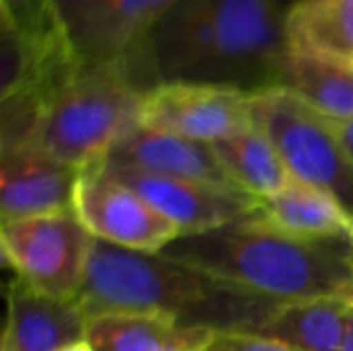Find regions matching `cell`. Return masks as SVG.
<instances>
[{"label": "cell", "instance_id": "cell-8", "mask_svg": "<svg viewBox=\"0 0 353 351\" xmlns=\"http://www.w3.org/2000/svg\"><path fill=\"white\" fill-rule=\"evenodd\" d=\"M178 0H54L72 46L97 60L128 66L141 91V54L161 17Z\"/></svg>", "mask_w": 353, "mask_h": 351}, {"label": "cell", "instance_id": "cell-3", "mask_svg": "<svg viewBox=\"0 0 353 351\" xmlns=\"http://www.w3.org/2000/svg\"><path fill=\"white\" fill-rule=\"evenodd\" d=\"M74 302L87 319L103 312H147L213 333H259L279 308L207 271L97 238Z\"/></svg>", "mask_w": 353, "mask_h": 351}, {"label": "cell", "instance_id": "cell-23", "mask_svg": "<svg viewBox=\"0 0 353 351\" xmlns=\"http://www.w3.org/2000/svg\"><path fill=\"white\" fill-rule=\"evenodd\" d=\"M58 351H95L87 341H81V343H74V345H68V348H62Z\"/></svg>", "mask_w": 353, "mask_h": 351}, {"label": "cell", "instance_id": "cell-4", "mask_svg": "<svg viewBox=\"0 0 353 351\" xmlns=\"http://www.w3.org/2000/svg\"><path fill=\"white\" fill-rule=\"evenodd\" d=\"M159 254L275 304L353 294V234L302 238L254 211L221 228L180 236Z\"/></svg>", "mask_w": 353, "mask_h": 351}, {"label": "cell", "instance_id": "cell-13", "mask_svg": "<svg viewBox=\"0 0 353 351\" xmlns=\"http://www.w3.org/2000/svg\"><path fill=\"white\" fill-rule=\"evenodd\" d=\"M87 317L74 300L41 294L14 277L0 351H58L85 341Z\"/></svg>", "mask_w": 353, "mask_h": 351}, {"label": "cell", "instance_id": "cell-18", "mask_svg": "<svg viewBox=\"0 0 353 351\" xmlns=\"http://www.w3.org/2000/svg\"><path fill=\"white\" fill-rule=\"evenodd\" d=\"M292 52L353 62V0H300L288 10Z\"/></svg>", "mask_w": 353, "mask_h": 351}, {"label": "cell", "instance_id": "cell-12", "mask_svg": "<svg viewBox=\"0 0 353 351\" xmlns=\"http://www.w3.org/2000/svg\"><path fill=\"white\" fill-rule=\"evenodd\" d=\"M112 166L240 190L209 143L139 124L103 157ZM244 192V190H242Z\"/></svg>", "mask_w": 353, "mask_h": 351}, {"label": "cell", "instance_id": "cell-15", "mask_svg": "<svg viewBox=\"0 0 353 351\" xmlns=\"http://www.w3.org/2000/svg\"><path fill=\"white\" fill-rule=\"evenodd\" d=\"M352 304L353 294L279 304L259 333L298 351H339Z\"/></svg>", "mask_w": 353, "mask_h": 351}, {"label": "cell", "instance_id": "cell-22", "mask_svg": "<svg viewBox=\"0 0 353 351\" xmlns=\"http://www.w3.org/2000/svg\"><path fill=\"white\" fill-rule=\"evenodd\" d=\"M339 351H353V304L350 317H347V327H345V335H343V341L339 345Z\"/></svg>", "mask_w": 353, "mask_h": 351}, {"label": "cell", "instance_id": "cell-7", "mask_svg": "<svg viewBox=\"0 0 353 351\" xmlns=\"http://www.w3.org/2000/svg\"><path fill=\"white\" fill-rule=\"evenodd\" d=\"M74 211L93 238L137 252L159 254L182 236L176 223L114 178L103 159L81 170Z\"/></svg>", "mask_w": 353, "mask_h": 351}, {"label": "cell", "instance_id": "cell-19", "mask_svg": "<svg viewBox=\"0 0 353 351\" xmlns=\"http://www.w3.org/2000/svg\"><path fill=\"white\" fill-rule=\"evenodd\" d=\"M236 186L256 199H267L290 184L292 176L263 130L256 126L211 145Z\"/></svg>", "mask_w": 353, "mask_h": 351}, {"label": "cell", "instance_id": "cell-6", "mask_svg": "<svg viewBox=\"0 0 353 351\" xmlns=\"http://www.w3.org/2000/svg\"><path fill=\"white\" fill-rule=\"evenodd\" d=\"M4 263L14 277L58 300H77L91 254L93 236L74 207L50 215L2 221Z\"/></svg>", "mask_w": 353, "mask_h": 351}, {"label": "cell", "instance_id": "cell-16", "mask_svg": "<svg viewBox=\"0 0 353 351\" xmlns=\"http://www.w3.org/2000/svg\"><path fill=\"white\" fill-rule=\"evenodd\" d=\"M254 213L271 225L302 238L353 234V223L329 194L294 178L279 192L259 199Z\"/></svg>", "mask_w": 353, "mask_h": 351}, {"label": "cell", "instance_id": "cell-24", "mask_svg": "<svg viewBox=\"0 0 353 351\" xmlns=\"http://www.w3.org/2000/svg\"><path fill=\"white\" fill-rule=\"evenodd\" d=\"M172 351H211V348H207V350H172Z\"/></svg>", "mask_w": 353, "mask_h": 351}, {"label": "cell", "instance_id": "cell-9", "mask_svg": "<svg viewBox=\"0 0 353 351\" xmlns=\"http://www.w3.org/2000/svg\"><path fill=\"white\" fill-rule=\"evenodd\" d=\"M250 91L207 83H161L143 97L141 124L201 143L254 126Z\"/></svg>", "mask_w": 353, "mask_h": 351}, {"label": "cell", "instance_id": "cell-21", "mask_svg": "<svg viewBox=\"0 0 353 351\" xmlns=\"http://www.w3.org/2000/svg\"><path fill=\"white\" fill-rule=\"evenodd\" d=\"M331 122H333L343 147L347 149L350 157L353 159V118L352 120H331Z\"/></svg>", "mask_w": 353, "mask_h": 351}, {"label": "cell", "instance_id": "cell-10", "mask_svg": "<svg viewBox=\"0 0 353 351\" xmlns=\"http://www.w3.org/2000/svg\"><path fill=\"white\" fill-rule=\"evenodd\" d=\"M103 166L114 178L132 188L155 211L176 223L182 236H192L232 223L246 213H252L259 205L256 197L242 190L155 176L112 166L105 159Z\"/></svg>", "mask_w": 353, "mask_h": 351}, {"label": "cell", "instance_id": "cell-1", "mask_svg": "<svg viewBox=\"0 0 353 351\" xmlns=\"http://www.w3.org/2000/svg\"><path fill=\"white\" fill-rule=\"evenodd\" d=\"M143 97L128 66L89 58L62 33L0 93V149L29 145L83 170L141 124Z\"/></svg>", "mask_w": 353, "mask_h": 351}, {"label": "cell", "instance_id": "cell-20", "mask_svg": "<svg viewBox=\"0 0 353 351\" xmlns=\"http://www.w3.org/2000/svg\"><path fill=\"white\" fill-rule=\"evenodd\" d=\"M211 351H298L261 333H215Z\"/></svg>", "mask_w": 353, "mask_h": 351}, {"label": "cell", "instance_id": "cell-5", "mask_svg": "<svg viewBox=\"0 0 353 351\" xmlns=\"http://www.w3.org/2000/svg\"><path fill=\"white\" fill-rule=\"evenodd\" d=\"M252 122L281 155L290 176L329 194L353 223V159L331 118L283 87L252 95Z\"/></svg>", "mask_w": 353, "mask_h": 351}, {"label": "cell", "instance_id": "cell-2", "mask_svg": "<svg viewBox=\"0 0 353 351\" xmlns=\"http://www.w3.org/2000/svg\"><path fill=\"white\" fill-rule=\"evenodd\" d=\"M279 0H178L141 54L145 93L161 83H207L250 93L281 87L292 54Z\"/></svg>", "mask_w": 353, "mask_h": 351}, {"label": "cell", "instance_id": "cell-14", "mask_svg": "<svg viewBox=\"0 0 353 351\" xmlns=\"http://www.w3.org/2000/svg\"><path fill=\"white\" fill-rule=\"evenodd\" d=\"M215 333L186 329L172 319L147 312H103L87 319L85 341L95 351L207 350Z\"/></svg>", "mask_w": 353, "mask_h": 351}, {"label": "cell", "instance_id": "cell-17", "mask_svg": "<svg viewBox=\"0 0 353 351\" xmlns=\"http://www.w3.org/2000/svg\"><path fill=\"white\" fill-rule=\"evenodd\" d=\"M281 87L290 89L331 120L353 118V62L321 54L292 52Z\"/></svg>", "mask_w": 353, "mask_h": 351}, {"label": "cell", "instance_id": "cell-11", "mask_svg": "<svg viewBox=\"0 0 353 351\" xmlns=\"http://www.w3.org/2000/svg\"><path fill=\"white\" fill-rule=\"evenodd\" d=\"M81 170L37 147L0 149L2 221L39 217L74 207Z\"/></svg>", "mask_w": 353, "mask_h": 351}]
</instances>
